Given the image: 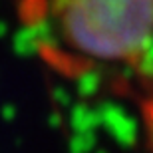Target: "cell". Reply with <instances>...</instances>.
Here are the masks:
<instances>
[{"mask_svg": "<svg viewBox=\"0 0 153 153\" xmlns=\"http://www.w3.org/2000/svg\"><path fill=\"white\" fill-rule=\"evenodd\" d=\"M60 22L84 56L131 62L153 38V0H62Z\"/></svg>", "mask_w": 153, "mask_h": 153, "instance_id": "obj_1", "label": "cell"}]
</instances>
